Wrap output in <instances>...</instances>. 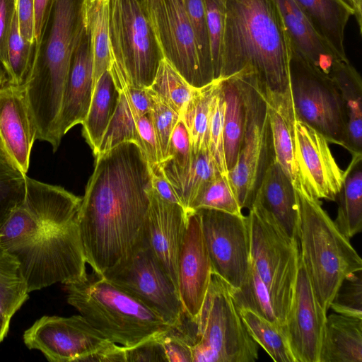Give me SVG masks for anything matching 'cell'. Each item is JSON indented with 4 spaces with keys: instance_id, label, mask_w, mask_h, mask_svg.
Wrapping results in <instances>:
<instances>
[{
    "instance_id": "57",
    "label": "cell",
    "mask_w": 362,
    "mask_h": 362,
    "mask_svg": "<svg viewBox=\"0 0 362 362\" xmlns=\"http://www.w3.org/2000/svg\"><path fill=\"white\" fill-rule=\"evenodd\" d=\"M354 10L359 33H362V0H344Z\"/></svg>"
},
{
    "instance_id": "6",
    "label": "cell",
    "mask_w": 362,
    "mask_h": 362,
    "mask_svg": "<svg viewBox=\"0 0 362 362\" xmlns=\"http://www.w3.org/2000/svg\"><path fill=\"white\" fill-rule=\"evenodd\" d=\"M189 341L193 362H255L257 343L248 334L228 284L212 271L202 307L178 325Z\"/></svg>"
},
{
    "instance_id": "17",
    "label": "cell",
    "mask_w": 362,
    "mask_h": 362,
    "mask_svg": "<svg viewBox=\"0 0 362 362\" xmlns=\"http://www.w3.org/2000/svg\"><path fill=\"white\" fill-rule=\"evenodd\" d=\"M327 312L318 302L300 260L284 326L296 362H319Z\"/></svg>"
},
{
    "instance_id": "30",
    "label": "cell",
    "mask_w": 362,
    "mask_h": 362,
    "mask_svg": "<svg viewBox=\"0 0 362 362\" xmlns=\"http://www.w3.org/2000/svg\"><path fill=\"white\" fill-rule=\"evenodd\" d=\"M83 18L92 56L94 89L110 66V0H83Z\"/></svg>"
},
{
    "instance_id": "55",
    "label": "cell",
    "mask_w": 362,
    "mask_h": 362,
    "mask_svg": "<svg viewBox=\"0 0 362 362\" xmlns=\"http://www.w3.org/2000/svg\"><path fill=\"white\" fill-rule=\"evenodd\" d=\"M55 0H34V35L35 48L40 42L43 31L49 18Z\"/></svg>"
},
{
    "instance_id": "61",
    "label": "cell",
    "mask_w": 362,
    "mask_h": 362,
    "mask_svg": "<svg viewBox=\"0 0 362 362\" xmlns=\"http://www.w3.org/2000/svg\"><path fill=\"white\" fill-rule=\"evenodd\" d=\"M0 240H1V235H0Z\"/></svg>"
},
{
    "instance_id": "18",
    "label": "cell",
    "mask_w": 362,
    "mask_h": 362,
    "mask_svg": "<svg viewBox=\"0 0 362 362\" xmlns=\"http://www.w3.org/2000/svg\"><path fill=\"white\" fill-rule=\"evenodd\" d=\"M149 204L144 229L148 245L177 288V270L185 239L188 212L180 204L170 202L152 187L147 189Z\"/></svg>"
},
{
    "instance_id": "25",
    "label": "cell",
    "mask_w": 362,
    "mask_h": 362,
    "mask_svg": "<svg viewBox=\"0 0 362 362\" xmlns=\"http://www.w3.org/2000/svg\"><path fill=\"white\" fill-rule=\"evenodd\" d=\"M337 59L348 61L344 32L353 8L344 0H296Z\"/></svg>"
},
{
    "instance_id": "20",
    "label": "cell",
    "mask_w": 362,
    "mask_h": 362,
    "mask_svg": "<svg viewBox=\"0 0 362 362\" xmlns=\"http://www.w3.org/2000/svg\"><path fill=\"white\" fill-rule=\"evenodd\" d=\"M0 139L8 156L26 175L36 129L24 86L8 83L0 88Z\"/></svg>"
},
{
    "instance_id": "59",
    "label": "cell",
    "mask_w": 362,
    "mask_h": 362,
    "mask_svg": "<svg viewBox=\"0 0 362 362\" xmlns=\"http://www.w3.org/2000/svg\"><path fill=\"white\" fill-rule=\"evenodd\" d=\"M8 83H10L8 76L4 68L0 64V88Z\"/></svg>"
},
{
    "instance_id": "58",
    "label": "cell",
    "mask_w": 362,
    "mask_h": 362,
    "mask_svg": "<svg viewBox=\"0 0 362 362\" xmlns=\"http://www.w3.org/2000/svg\"><path fill=\"white\" fill-rule=\"evenodd\" d=\"M11 320L0 312V342L6 337Z\"/></svg>"
},
{
    "instance_id": "37",
    "label": "cell",
    "mask_w": 362,
    "mask_h": 362,
    "mask_svg": "<svg viewBox=\"0 0 362 362\" xmlns=\"http://www.w3.org/2000/svg\"><path fill=\"white\" fill-rule=\"evenodd\" d=\"M148 88L180 117L187 103L201 88L191 86L165 58H163L160 61L153 81Z\"/></svg>"
},
{
    "instance_id": "15",
    "label": "cell",
    "mask_w": 362,
    "mask_h": 362,
    "mask_svg": "<svg viewBox=\"0 0 362 362\" xmlns=\"http://www.w3.org/2000/svg\"><path fill=\"white\" fill-rule=\"evenodd\" d=\"M165 58L192 86H205L185 0H150L142 4Z\"/></svg>"
},
{
    "instance_id": "53",
    "label": "cell",
    "mask_w": 362,
    "mask_h": 362,
    "mask_svg": "<svg viewBox=\"0 0 362 362\" xmlns=\"http://www.w3.org/2000/svg\"><path fill=\"white\" fill-rule=\"evenodd\" d=\"M16 13L21 36L26 42L34 45V0H17Z\"/></svg>"
},
{
    "instance_id": "3",
    "label": "cell",
    "mask_w": 362,
    "mask_h": 362,
    "mask_svg": "<svg viewBox=\"0 0 362 362\" xmlns=\"http://www.w3.org/2000/svg\"><path fill=\"white\" fill-rule=\"evenodd\" d=\"M83 0H55L24 86L36 139L56 151L61 143L58 121L74 49L84 30Z\"/></svg>"
},
{
    "instance_id": "52",
    "label": "cell",
    "mask_w": 362,
    "mask_h": 362,
    "mask_svg": "<svg viewBox=\"0 0 362 362\" xmlns=\"http://www.w3.org/2000/svg\"><path fill=\"white\" fill-rule=\"evenodd\" d=\"M17 0H0V64L8 74V42Z\"/></svg>"
},
{
    "instance_id": "47",
    "label": "cell",
    "mask_w": 362,
    "mask_h": 362,
    "mask_svg": "<svg viewBox=\"0 0 362 362\" xmlns=\"http://www.w3.org/2000/svg\"><path fill=\"white\" fill-rule=\"evenodd\" d=\"M146 90L151 99L148 115L160 147L163 160L167 156L171 134L180 117L176 112L164 104L151 89L147 88Z\"/></svg>"
},
{
    "instance_id": "32",
    "label": "cell",
    "mask_w": 362,
    "mask_h": 362,
    "mask_svg": "<svg viewBox=\"0 0 362 362\" xmlns=\"http://www.w3.org/2000/svg\"><path fill=\"white\" fill-rule=\"evenodd\" d=\"M224 99V151L228 172L236 164L241 148L245 124L243 95L235 76L221 78Z\"/></svg>"
},
{
    "instance_id": "33",
    "label": "cell",
    "mask_w": 362,
    "mask_h": 362,
    "mask_svg": "<svg viewBox=\"0 0 362 362\" xmlns=\"http://www.w3.org/2000/svg\"><path fill=\"white\" fill-rule=\"evenodd\" d=\"M62 224L64 223L38 217L23 201L10 211L1 225L0 245L13 253L30 245L47 228Z\"/></svg>"
},
{
    "instance_id": "36",
    "label": "cell",
    "mask_w": 362,
    "mask_h": 362,
    "mask_svg": "<svg viewBox=\"0 0 362 362\" xmlns=\"http://www.w3.org/2000/svg\"><path fill=\"white\" fill-rule=\"evenodd\" d=\"M28 293L18 260L0 245V312L11 320Z\"/></svg>"
},
{
    "instance_id": "40",
    "label": "cell",
    "mask_w": 362,
    "mask_h": 362,
    "mask_svg": "<svg viewBox=\"0 0 362 362\" xmlns=\"http://www.w3.org/2000/svg\"><path fill=\"white\" fill-rule=\"evenodd\" d=\"M25 176L7 153L0 139V226L25 197Z\"/></svg>"
},
{
    "instance_id": "10",
    "label": "cell",
    "mask_w": 362,
    "mask_h": 362,
    "mask_svg": "<svg viewBox=\"0 0 362 362\" xmlns=\"http://www.w3.org/2000/svg\"><path fill=\"white\" fill-rule=\"evenodd\" d=\"M289 90L296 118L321 134L329 143L345 148L347 118L339 90L328 75L291 44Z\"/></svg>"
},
{
    "instance_id": "43",
    "label": "cell",
    "mask_w": 362,
    "mask_h": 362,
    "mask_svg": "<svg viewBox=\"0 0 362 362\" xmlns=\"http://www.w3.org/2000/svg\"><path fill=\"white\" fill-rule=\"evenodd\" d=\"M210 209L235 215H242V209L228 177L218 175L209 181L194 200L190 211Z\"/></svg>"
},
{
    "instance_id": "14",
    "label": "cell",
    "mask_w": 362,
    "mask_h": 362,
    "mask_svg": "<svg viewBox=\"0 0 362 362\" xmlns=\"http://www.w3.org/2000/svg\"><path fill=\"white\" fill-rule=\"evenodd\" d=\"M29 349L40 351L50 362H86L88 358L113 344L82 315H44L23 336Z\"/></svg>"
},
{
    "instance_id": "48",
    "label": "cell",
    "mask_w": 362,
    "mask_h": 362,
    "mask_svg": "<svg viewBox=\"0 0 362 362\" xmlns=\"http://www.w3.org/2000/svg\"><path fill=\"white\" fill-rule=\"evenodd\" d=\"M140 138V148L151 170L158 168L163 161L160 147L148 114L136 120Z\"/></svg>"
},
{
    "instance_id": "16",
    "label": "cell",
    "mask_w": 362,
    "mask_h": 362,
    "mask_svg": "<svg viewBox=\"0 0 362 362\" xmlns=\"http://www.w3.org/2000/svg\"><path fill=\"white\" fill-rule=\"evenodd\" d=\"M294 158L296 182L313 197L336 201L344 170L337 163L327 140L315 129L295 118Z\"/></svg>"
},
{
    "instance_id": "19",
    "label": "cell",
    "mask_w": 362,
    "mask_h": 362,
    "mask_svg": "<svg viewBox=\"0 0 362 362\" xmlns=\"http://www.w3.org/2000/svg\"><path fill=\"white\" fill-rule=\"evenodd\" d=\"M212 265L198 214L188 212L187 228L180 255L177 291L186 315L198 314L210 283Z\"/></svg>"
},
{
    "instance_id": "9",
    "label": "cell",
    "mask_w": 362,
    "mask_h": 362,
    "mask_svg": "<svg viewBox=\"0 0 362 362\" xmlns=\"http://www.w3.org/2000/svg\"><path fill=\"white\" fill-rule=\"evenodd\" d=\"M245 109V124L239 156L228 172L239 205L250 209L262 178L275 160L272 130L264 90L257 76L243 71L235 75Z\"/></svg>"
},
{
    "instance_id": "26",
    "label": "cell",
    "mask_w": 362,
    "mask_h": 362,
    "mask_svg": "<svg viewBox=\"0 0 362 362\" xmlns=\"http://www.w3.org/2000/svg\"><path fill=\"white\" fill-rule=\"evenodd\" d=\"M319 362H362V318L327 315Z\"/></svg>"
},
{
    "instance_id": "41",
    "label": "cell",
    "mask_w": 362,
    "mask_h": 362,
    "mask_svg": "<svg viewBox=\"0 0 362 362\" xmlns=\"http://www.w3.org/2000/svg\"><path fill=\"white\" fill-rule=\"evenodd\" d=\"M8 75L11 84L24 86L28 79L34 57V45L19 32L16 11L8 42Z\"/></svg>"
},
{
    "instance_id": "44",
    "label": "cell",
    "mask_w": 362,
    "mask_h": 362,
    "mask_svg": "<svg viewBox=\"0 0 362 362\" xmlns=\"http://www.w3.org/2000/svg\"><path fill=\"white\" fill-rule=\"evenodd\" d=\"M223 117L224 99L220 78L217 81L211 102L208 148L220 173L228 177L224 151Z\"/></svg>"
},
{
    "instance_id": "54",
    "label": "cell",
    "mask_w": 362,
    "mask_h": 362,
    "mask_svg": "<svg viewBox=\"0 0 362 362\" xmlns=\"http://www.w3.org/2000/svg\"><path fill=\"white\" fill-rule=\"evenodd\" d=\"M122 92L127 97L136 120L140 117L149 113L151 99L146 88L132 87Z\"/></svg>"
},
{
    "instance_id": "56",
    "label": "cell",
    "mask_w": 362,
    "mask_h": 362,
    "mask_svg": "<svg viewBox=\"0 0 362 362\" xmlns=\"http://www.w3.org/2000/svg\"><path fill=\"white\" fill-rule=\"evenodd\" d=\"M151 186L158 195L170 202L178 204L182 206L172 186L163 175L160 167L151 170Z\"/></svg>"
},
{
    "instance_id": "34",
    "label": "cell",
    "mask_w": 362,
    "mask_h": 362,
    "mask_svg": "<svg viewBox=\"0 0 362 362\" xmlns=\"http://www.w3.org/2000/svg\"><path fill=\"white\" fill-rule=\"evenodd\" d=\"M250 337L275 362H296L284 327L247 308L238 309Z\"/></svg>"
},
{
    "instance_id": "12",
    "label": "cell",
    "mask_w": 362,
    "mask_h": 362,
    "mask_svg": "<svg viewBox=\"0 0 362 362\" xmlns=\"http://www.w3.org/2000/svg\"><path fill=\"white\" fill-rule=\"evenodd\" d=\"M171 327L185 315L178 291L151 250L146 234L131 253L103 275Z\"/></svg>"
},
{
    "instance_id": "5",
    "label": "cell",
    "mask_w": 362,
    "mask_h": 362,
    "mask_svg": "<svg viewBox=\"0 0 362 362\" xmlns=\"http://www.w3.org/2000/svg\"><path fill=\"white\" fill-rule=\"evenodd\" d=\"M67 303L107 340L132 348L171 326L129 293L93 272L65 284Z\"/></svg>"
},
{
    "instance_id": "4",
    "label": "cell",
    "mask_w": 362,
    "mask_h": 362,
    "mask_svg": "<svg viewBox=\"0 0 362 362\" xmlns=\"http://www.w3.org/2000/svg\"><path fill=\"white\" fill-rule=\"evenodd\" d=\"M297 240L300 258L315 295L327 312L341 281L362 269L358 252L323 209L320 199L298 185Z\"/></svg>"
},
{
    "instance_id": "11",
    "label": "cell",
    "mask_w": 362,
    "mask_h": 362,
    "mask_svg": "<svg viewBox=\"0 0 362 362\" xmlns=\"http://www.w3.org/2000/svg\"><path fill=\"white\" fill-rule=\"evenodd\" d=\"M12 254L20 263L29 293L56 283L78 281L88 274L78 218L47 228Z\"/></svg>"
},
{
    "instance_id": "38",
    "label": "cell",
    "mask_w": 362,
    "mask_h": 362,
    "mask_svg": "<svg viewBox=\"0 0 362 362\" xmlns=\"http://www.w3.org/2000/svg\"><path fill=\"white\" fill-rule=\"evenodd\" d=\"M228 288L237 309H250L265 319L280 325L267 289L251 262L245 282L240 288L228 286Z\"/></svg>"
},
{
    "instance_id": "31",
    "label": "cell",
    "mask_w": 362,
    "mask_h": 362,
    "mask_svg": "<svg viewBox=\"0 0 362 362\" xmlns=\"http://www.w3.org/2000/svg\"><path fill=\"white\" fill-rule=\"evenodd\" d=\"M119 93L108 71L95 84L88 113L81 123L82 134L94 156L115 110Z\"/></svg>"
},
{
    "instance_id": "51",
    "label": "cell",
    "mask_w": 362,
    "mask_h": 362,
    "mask_svg": "<svg viewBox=\"0 0 362 362\" xmlns=\"http://www.w3.org/2000/svg\"><path fill=\"white\" fill-rule=\"evenodd\" d=\"M160 337L147 340L132 348H125L126 362H168L160 341Z\"/></svg>"
},
{
    "instance_id": "13",
    "label": "cell",
    "mask_w": 362,
    "mask_h": 362,
    "mask_svg": "<svg viewBox=\"0 0 362 362\" xmlns=\"http://www.w3.org/2000/svg\"><path fill=\"white\" fill-rule=\"evenodd\" d=\"M200 219L212 270L229 286L240 288L250 263L247 216L210 209L195 210Z\"/></svg>"
},
{
    "instance_id": "8",
    "label": "cell",
    "mask_w": 362,
    "mask_h": 362,
    "mask_svg": "<svg viewBox=\"0 0 362 362\" xmlns=\"http://www.w3.org/2000/svg\"><path fill=\"white\" fill-rule=\"evenodd\" d=\"M247 219L250 262L267 289L280 325L284 326L300 261L298 240L291 238L257 200Z\"/></svg>"
},
{
    "instance_id": "2",
    "label": "cell",
    "mask_w": 362,
    "mask_h": 362,
    "mask_svg": "<svg viewBox=\"0 0 362 362\" xmlns=\"http://www.w3.org/2000/svg\"><path fill=\"white\" fill-rule=\"evenodd\" d=\"M220 78L252 72L266 91L289 87L291 41L274 0H224Z\"/></svg>"
},
{
    "instance_id": "45",
    "label": "cell",
    "mask_w": 362,
    "mask_h": 362,
    "mask_svg": "<svg viewBox=\"0 0 362 362\" xmlns=\"http://www.w3.org/2000/svg\"><path fill=\"white\" fill-rule=\"evenodd\" d=\"M214 80L220 79L225 23L224 0H204Z\"/></svg>"
},
{
    "instance_id": "22",
    "label": "cell",
    "mask_w": 362,
    "mask_h": 362,
    "mask_svg": "<svg viewBox=\"0 0 362 362\" xmlns=\"http://www.w3.org/2000/svg\"><path fill=\"white\" fill-rule=\"evenodd\" d=\"M274 1L286 29L291 44L308 61L329 75L333 63L339 59L314 29L296 1Z\"/></svg>"
},
{
    "instance_id": "24",
    "label": "cell",
    "mask_w": 362,
    "mask_h": 362,
    "mask_svg": "<svg viewBox=\"0 0 362 362\" xmlns=\"http://www.w3.org/2000/svg\"><path fill=\"white\" fill-rule=\"evenodd\" d=\"M264 90V89H263ZM272 130L275 160L289 177L296 182L294 158V112L289 87L282 93L264 90Z\"/></svg>"
},
{
    "instance_id": "21",
    "label": "cell",
    "mask_w": 362,
    "mask_h": 362,
    "mask_svg": "<svg viewBox=\"0 0 362 362\" xmlns=\"http://www.w3.org/2000/svg\"><path fill=\"white\" fill-rule=\"evenodd\" d=\"M93 91L92 56L89 39L84 29L73 53L64 87L58 121L62 139L71 128L84 120Z\"/></svg>"
},
{
    "instance_id": "29",
    "label": "cell",
    "mask_w": 362,
    "mask_h": 362,
    "mask_svg": "<svg viewBox=\"0 0 362 362\" xmlns=\"http://www.w3.org/2000/svg\"><path fill=\"white\" fill-rule=\"evenodd\" d=\"M339 206L334 221L337 229L350 240L362 229V154L352 155L344 171Z\"/></svg>"
},
{
    "instance_id": "42",
    "label": "cell",
    "mask_w": 362,
    "mask_h": 362,
    "mask_svg": "<svg viewBox=\"0 0 362 362\" xmlns=\"http://www.w3.org/2000/svg\"><path fill=\"white\" fill-rule=\"evenodd\" d=\"M187 16L194 33L201 74L205 86L214 82L204 0H185Z\"/></svg>"
},
{
    "instance_id": "23",
    "label": "cell",
    "mask_w": 362,
    "mask_h": 362,
    "mask_svg": "<svg viewBox=\"0 0 362 362\" xmlns=\"http://www.w3.org/2000/svg\"><path fill=\"white\" fill-rule=\"evenodd\" d=\"M255 200H257L292 238H297L298 202L293 184L274 160L267 170Z\"/></svg>"
},
{
    "instance_id": "28",
    "label": "cell",
    "mask_w": 362,
    "mask_h": 362,
    "mask_svg": "<svg viewBox=\"0 0 362 362\" xmlns=\"http://www.w3.org/2000/svg\"><path fill=\"white\" fill-rule=\"evenodd\" d=\"M160 167L187 212L202 188L221 175L209 149L192 153L191 163L187 168H180L168 160L162 161Z\"/></svg>"
},
{
    "instance_id": "60",
    "label": "cell",
    "mask_w": 362,
    "mask_h": 362,
    "mask_svg": "<svg viewBox=\"0 0 362 362\" xmlns=\"http://www.w3.org/2000/svg\"><path fill=\"white\" fill-rule=\"evenodd\" d=\"M149 1H150V0H140L141 3L142 4H146V2Z\"/></svg>"
},
{
    "instance_id": "27",
    "label": "cell",
    "mask_w": 362,
    "mask_h": 362,
    "mask_svg": "<svg viewBox=\"0 0 362 362\" xmlns=\"http://www.w3.org/2000/svg\"><path fill=\"white\" fill-rule=\"evenodd\" d=\"M344 101L346 112V144L351 155L362 154V81L348 61H335L328 75Z\"/></svg>"
},
{
    "instance_id": "7",
    "label": "cell",
    "mask_w": 362,
    "mask_h": 362,
    "mask_svg": "<svg viewBox=\"0 0 362 362\" xmlns=\"http://www.w3.org/2000/svg\"><path fill=\"white\" fill-rule=\"evenodd\" d=\"M110 72L118 93L147 88L163 58L140 0H110Z\"/></svg>"
},
{
    "instance_id": "35",
    "label": "cell",
    "mask_w": 362,
    "mask_h": 362,
    "mask_svg": "<svg viewBox=\"0 0 362 362\" xmlns=\"http://www.w3.org/2000/svg\"><path fill=\"white\" fill-rule=\"evenodd\" d=\"M218 80L202 87L187 103L180 115V119L187 131L191 148L194 153L209 149L211 107Z\"/></svg>"
},
{
    "instance_id": "49",
    "label": "cell",
    "mask_w": 362,
    "mask_h": 362,
    "mask_svg": "<svg viewBox=\"0 0 362 362\" xmlns=\"http://www.w3.org/2000/svg\"><path fill=\"white\" fill-rule=\"evenodd\" d=\"M192 151L185 126L179 120L171 134L166 158L180 168L188 167L192 161Z\"/></svg>"
},
{
    "instance_id": "46",
    "label": "cell",
    "mask_w": 362,
    "mask_h": 362,
    "mask_svg": "<svg viewBox=\"0 0 362 362\" xmlns=\"http://www.w3.org/2000/svg\"><path fill=\"white\" fill-rule=\"evenodd\" d=\"M329 308L341 315L362 318V269L349 274L341 281Z\"/></svg>"
},
{
    "instance_id": "1",
    "label": "cell",
    "mask_w": 362,
    "mask_h": 362,
    "mask_svg": "<svg viewBox=\"0 0 362 362\" xmlns=\"http://www.w3.org/2000/svg\"><path fill=\"white\" fill-rule=\"evenodd\" d=\"M95 157L78 223L87 264L100 276L128 256L144 236L151 173L133 141Z\"/></svg>"
},
{
    "instance_id": "39",
    "label": "cell",
    "mask_w": 362,
    "mask_h": 362,
    "mask_svg": "<svg viewBox=\"0 0 362 362\" xmlns=\"http://www.w3.org/2000/svg\"><path fill=\"white\" fill-rule=\"evenodd\" d=\"M115 110L104 133L96 154L104 153L126 141H133L140 147V138L136 119L125 94L118 93Z\"/></svg>"
},
{
    "instance_id": "50",
    "label": "cell",
    "mask_w": 362,
    "mask_h": 362,
    "mask_svg": "<svg viewBox=\"0 0 362 362\" xmlns=\"http://www.w3.org/2000/svg\"><path fill=\"white\" fill-rule=\"evenodd\" d=\"M168 362H193L190 344L177 327H173L160 337Z\"/></svg>"
}]
</instances>
